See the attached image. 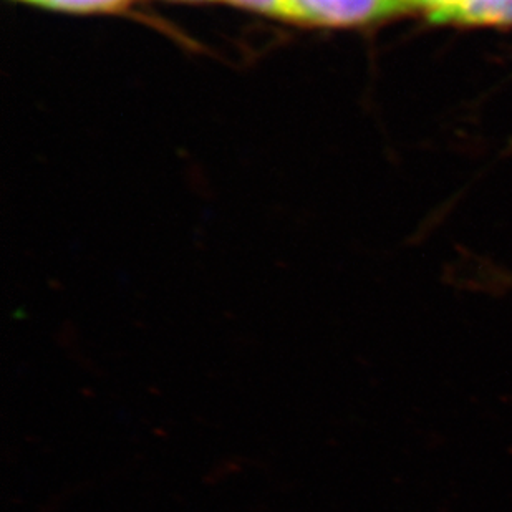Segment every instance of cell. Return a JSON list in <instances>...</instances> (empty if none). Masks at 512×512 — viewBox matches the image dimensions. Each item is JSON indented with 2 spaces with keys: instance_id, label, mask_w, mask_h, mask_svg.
<instances>
[{
  "instance_id": "6da1fadb",
  "label": "cell",
  "mask_w": 512,
  "mask_h": 512,
  "mask_svg": "<svg viewBox=\"0 0 512 512\" xmlns=\"http://www.w3.org/2000/svg\"><path fill=\"white\" fill-rule=\"evenodd\" d=\"M285 19L324 27H357L403 14L398 0H281Z\"/></svg>"
},
{
  "instance_id": "7a4b0ae2",
  "label": "cell",
  "mask_w": 512,
  "mask_h": 512,
  "mask_svg": "<svg viewBox=\"0 0 512 512\" xmlns=\"http://www.w3.org/2000/svg\"><path fill=\"white\" fill-rule=\"evenodd\" d=\"M451 24L468 27L512 25V0H469L453 17Z\"/></svg>"
},
{
  "instance_id": "3957f363",
  "label": "cell",
  "mask_w": 512,
  "mask_h": 512,
  "mask_svg": "<svg viewBox=\"0 0 512 512\" xmlns=\"http://www.w3.org/2000/svg\"><path fill=\"white\" fill-rule=\"evenodd\" d=\"M469 0H398L401 12H423L431 24H451Z\"/></svg>"
},
{
  "instance_id": "277c9868",
  "label": "cell",
  "mask_w": 512,
  "mask_h": 512,
  "mask_svg": "<svg viewBox=\"0 0 512 512\" xmlns=\"http://www.w3.org/2000/svg\"><path fill=\"white\" fill-rule=\"evenodd\" d=\"M229 2L246 7V9L257 10V12H267V14L276 12L277 14L281 0H229Z\"/></svg>"
}]
</instances>
